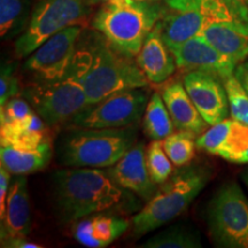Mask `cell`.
Wrapping results in <instances>:
<instances>
[{
  "instance_id": "4fadbf2b",
  "label": "cell",
  "mask_w": 248,
  "mask_h": 248,
  "mask_svg": "<svg viewBox=\"0 0 248 248\" xmlns=\"http://www.w3.org/2000/svg\"><path fill=\"white\" fill-rule=\"evenodd\" d=\"M107 172L121 187L145 201L150 200L157 190V184L148 172L146 148L142 142H136L115 164L108 167Z\"/></svg>"
},
{
  "instance_id": "52a82bcc",
  "label": "cell",
  "mask_w": 248,
  "mask_h": 248,
  "mask_svg": "<svg viewBox=\"0 0 248 248\" xmlns=\"http://www.w3.org/2000/svg\"><path fill=\"white\" fill-rule=\"evenodd\" d=\"M91 6L89 0H40L31 13L26 30L15 40V55L29 57L55 33L77 26L88 16Z\"/></svg>"
},
{
  "instance_id": "5b68a950",
  "label": "cell",
  "mask_w": 248,
  "mask_h": 248,
  "mask_svg": "<svg viewBox=\"0 0 248 248\" xmlns=\"http://www.w3.org/2000/svg\"><path fill=\"white\" fill-rule=\"evenodd\" d=\"M210 170L201 166H184L162 183L140 212L131 219L132 237L152 232L188 208L209 182Z\"/></svg>"
},
{
  "instance_id": "8fae6325",
  "label": "cell",
  "mask_w": 248,
  "mask_h": 248,
  "mask_svg": "<svg viewBox=\"0 0 248 248\" xmlns=\"http://www.w3.org/2000/svg\"><path fill=\"white\" fill-rule=\"evenodd\" d=\"M183 84L208 125H215L226 119L230 108L221 78L204 71L192 70L184 76Z\"/></svg>"
},
{
  "instance_id": "83f0119b",
  "label": "cell",
  "mask_w": 248,
  "mask_h": 248,
  "mask_svg": "<svg viewBox=\"0 0 248 248\" xmlns=\"http://www.w3.org/2000/svg\"><path fill=\"white\" fill-rule=\"evenodd\" d=\"M35 113L23 97H14L0 107V126H11L26 121Z\"/></svg>"
},
{
  "instance_id": "7402d4cb",
  "label": "cell",
  "mask_w": 248,
  "mask_h": 248,
  "mask_svg": "<svg viewBox=\"0 0 248 248\" xmlns=\"http://www.w3.org/2000/svg\"><path fill=\"white\" fill-rule=\"evenodd\" d=\"M142 126L145 133L153 140H163L173 132L172 119L159 93H153L147 102Z\"/></svg>"
},
{
  "instance_id": "603a6c76",
  "label": "cell",
  "mask_w": 248,
  "mask_h": 248,
  "mask_svg": "<svg viewBox=\"0 0 248 248\" xmlns=\"http://www.w3.org/2000/svg\"><path fill=\"white\" fill-rule=\"evenodd\" d=\"M144 248H198L201 247L199 232L191 225L178 223L168 226L147 239Z\"/></svg>"
},
{
  "instance_id": "6da1fadb",
  "label": "cell",
  "mask_w": 248,
  "mask_h": 248,
  "mask_svg": "<svg viewBox=\"0 0 248 248\" xmlns=\"http://www.w3.org/2000/svg\"><path fill=\"white\" fill-rule=\"evenodd\" d=\"M70 70L82 83L89 105L121 90L150 84L138 64L115 51L98 31L83 39L79 47L77 44Z\"/></svg>"
},
{
  "instance_id": "d6a6232c",
  "label": "cell",
  "mask_w": 248,
  "mask_h": 248,
  "mask_svg": "<svg viewBox=\"0 0 248 248\" xmlns=\"http://www.w3.org/2000/svg\"><path fill=\"white\" fill-rule=\"evenodd\" d=\"M1 247H9V248H40L42 246L32 241L27 240V238H16L1 244Z\"/></svg>"
},
{
  "instance_id": "7c38bea8",
  "label": "cell",
  "mask_w": 248,
  "mask_h": 248,
  "mask_svg": "<svg viewBox=\"0 0 248 248\" xmlns=\"http://www.w3.org/2000/svg\"><path fill=\"white\" fill-rule=\"evenodd\" d=\"M169 49L175 58L177 67L188 71H204L218 77L223 82L233 75L237 66L201 35L182 44L170 46Z\"/></svg>"
},
{
  "instance_id": "44dd1931",
  "label": "cell",
  "mask_w": 248,
  "mask_h": 248,
  "mask_svg": "<svg viewBox=\"0 0 248 248\" xmlns=\"http://www.w3.org/2000/svg\"><path fill=\"white\" fill-rule=\"evenodd\" d=\"M30 0H0V36L8 40L26 30L31 17Z\"/></svg>"
},
{
  "instance_id": "f1b7e54d",
  "label": "cell",
  "mask_w": 248,
  "mask_h": 248,
  "mask_svg": "<svg viewBox=\"0 0 248 248\" xmlns=\"http://www.w3.org/2000/svg\"><path fill=\"white\" fill-rule=\"evenodd\" d=\"M232 124V119H225L219 123L212 125V128L206 130L202 135L199 136V138L195 140L197 147L201 150L208 152L210 154L216 155L217 151L222 146L224 142L226 136L230 131Z\"/></svg>"
},
{
  "instance_id": "9a60e30c",
  "label": "cell",
  "mask_w": 248,
  "mask_h": 248,
  "mask_svg": "<svg viewBox=\"0 0 248 248\" xmlns=\"http://www.w3.org/2000/svg\"><path fill=\"white\" fill-rule=\"evenodd\" d=\"M136 58L138 67L153 84H161L169 79L177 67L171 51L163 40L159 22L148 33Z\"/></svg>"
},
{
  "instance_id": "ffe728a7",
  "label": "cell",
  "mask_w": 248,
  "mask_h": 248,
  "mask_svg": "<svg viewBox=\"0 0 248 248\" xmlns=\"http://www.w3.org/2000/svg\"><path fill=\"white\" fill-rule=\"evenodd\" d=\"M46 124L38 114L33 113L23 122L11 126H0V145L14 147H37L47 141Z\"/></svg>"
},
{
  "instance_id": "8d00e7d4",
  "label": "cell",
  "mask_w": 248,
  "mask_h": 248,
  "mask_svg": "<svg viewBox=\"0 0 248 248\" xmlns=\"http://www.w3.org/2000/svg\"><path fill=\"white\" fill-rule=\"evenodd\" d=\"M240 1H241V2H245V4H247V2H246V0H240Z\"/></svg>"
},
{
  "instance_id": "d590c367",
  "label": "cell",
  "mask_w": 248,
  "mask_h": 248,
  "mask_svg": "<svg viewBox=\"0 0 248 248\" xmlns=\"http://www.w3.org/2000/svg\"><path fill=\"white\" fill-rule=\"evenodd\" d=\"M138 1H152V0H138Z\"/></svg>"
},
{
  "instance_id": "4316f807",
  "label": "cell",
  "mask_w": 248,
  "mask_h": 248,
  "mask_svg": "<svg viewBox=\"0 0 248 248\" xmlns=\"http://www.w3.org/2000/svg\"><path fill=\"white\" fill-rule=\"evenodd\" d=\"M231 117L248 125V94L234 75L224 80Z\"/></svg>"
},
{
  "instance_id": "836d02e7",
  "label": "cell",
  "mask_w": 248,
  "mask_h": 248,
  "mask_svg": "<svg viewBox=\"0 0 248 248\" xmlns=\"http://www.w3.org/2000/svg\"><path fill=\"white\" fill-rule=\"evenodd\" d=\"M241 178H243V182L245 183V185H246L248 188V168L245 169L243 173H241Z\"/></svg>"
},
{
  "instance_id": "e575fe53",
  "label": "cell",
  "mask_w": 248,
  "mask_h": 248,
  "mask_svg": "<svg viewBox=\"0 0 248 248\" xmlns=\"http://www.w3.org/2000/svg\"><path fill=\"white\" fill-rule=\"evenodd\" d=\"M89 1L91 5H95V4H104V2H106L107 0H89Z\"/></svg>"
},
{
  "instance_id": "74e56055",
  "label": "cell",
  "mask_w": 248,
  "mask_h": 248,
  "mask_svg": "<svg viewBox=\"0 0 248 248\" xmlns=\"http://www.w3.org/2000/svg\"><path fill=\"white\" fill-rule=\"evenodd\" d=\"M246 2H247V5H248V0H246Z\"/></svg>"
},
{
  "instance_id": "1f68e13d",
  "label": "cell",
  "mask_w": 248,
  "mask_h": 248,
  "mask_svg": "<svg viewBox=\"0 0 248 248\" xmlns=\"http://www.w3.org/2000/svg\"><path fill=\"white\" fill-rule=\"evenodd\" d=\"M233 75L248 94V59L235 66Z\"/></svg>"
},
{
  "instance_id": "ba28073f",
  "label": "cell",
  "mask_w": 248,
  "mask_h": 248,
  "mask_svg": "<svg viewBox=\"0 0 248 248\" xmlns=\"http://www.w3.org/2000/svg\"><path fill=\"white\" fill-rule=\"evenodd\" d=\"M22 97L49 126L69 122L89 105L82 83L71 70L55 82L32 83L26 86Z\"/></svg>"
},
{
  "instance_id": "d4e9b609",
  "label": "cell",
  "mask_w": 248,
  "mask_h": 248,
  "mask_svg": "<svg viewBox=\"0 0 248 248\" xmlns=\"http://www.w3.org/2000/svg\"><path fill=\"white\" fill-rule=\"evenodd\" d=\"M248 152V125L232 119L230 131L224 142L217 151L218 156L229 162L241 164L244 156Z\"/></svg>"
},
{
  "instance_id": "e0dca14e",
  "label": "cell",
  "mask_w": 248,
  "mask_h": 248,
  "mask_svg": "<svg viewBox=\"0 0 248 248\" xmlns=\"http://www.w3.org/2000/svg\"><path fill=\"white\" fill-rule=\"evenodd\" d=\"M200 35L235 64L248 59V23L212 22Z\"/></svg>"
},
{
  "instance_id": "484cf974",
  "label": "cell",
  "mask_w": 248,
  "mask_h": 248,
  "mask_svg": "<svg viewBox=\"0 0 248 248\" xmlns=\"http://www.w3.org/2000/svg\"><path fill=\"white\" fill-rule=\"evenodd\" d=\"M146 163L151 178L161 185L172 173V162L164 152L161 140H153L146 150Z\"/></svg>"
},
{
  "instance_id": "8992f818",
  "label": "cell",
  "mask_w": 248,
  "mask_h": 248,
  "mask_svg": "<svg viewBox=\"0 0 248 248\" xmlns=\"http://www.w3.org/2000/svg\"><path fill=\"white\" fill-rule=\"evenodd\" d=\"M206 217L216 246L248 248V198L237 183H225L214 193Z\"/></svg>"
},
{
  "instance_id": "5bb4252c",
  "label": "cell",
  "mask_w": 248,
  "mask_h": 248,
  "mask_svg": "<svg viewBox=\"0 0 248 248\" xmlns=\"http://www.w3.org/2000/svg\"><path fill=\"white\" fill-rule=\"evenodd\" d=\"M0 239L6 241L27 238L31 229L30 197L24 175H16L9 186L4 218L0 219Z\"/></svg>"
},
{
  "instance_id": "3957f363",
  "label": "cell",
  "mask_w": 248,
  "mask_h": 248,
  "mask_svg": "<svg viewBox=\"0 0 248 248\" xmlns=\"http://www.w3.org/2000/svg\"><path fill=\"white\" fill-rule=\"evenodd\" d=\"M137 125L125 128H71L62 132L55 145L60 166L108 168L137 142Z\"/></svg>"
},
{
  "instance_id": "f35d334b",
  "label": "cell",
  "mask_w": 248,
  "mask_h": 248,
  "mask_svg": "<svg viewBox=\"0 0 248 248\" xmlns=\"http://www.w3.org/2000/svg\"><path fill=\"white\" fill-rule=\"evenodd\" d=\"M152 1H155V0H152Z\"/></svg>"
},
{
  "instance_id": "f546056e",
  "label": "cell",
  "mask_w": 248,
  "mask_h": 248,
  "mask_svg": "<svg viewBox=\"0 0 248 248\" xmlns=\"http://www.w3.org/2000/svg\"><path fill=\"white\" fill-rule=\"evenodd\" d=\"M14 73V63L2 62L1 71H0V107L4 106L9 99L17 97L18 92H20L18 79Z\"/></svg>"
},
{
  "instance_id": "9c48e42d",
  "label": "cell",
  "mask_w": 248,
  "mask_h": 248,
  "mask_svg": "<svg viewBox=\"0 0 248 248\" xmlns=\"http://www.w3.org/2000/svg\"><path fill=\"white\" fill-rule=\"evenodd\" d=\"M148 102L141 88L121 90L102 100L90 104L69 121L71 128L108 129L137 125Z\"/></svg>"
},
{
  "instance_id": "2e32d148",
  "label": "cell",
  "mask_w": 248,
  "mask_h": 248,
  "mask_svg": "<svg viewBox=\"0 0 248 248\" xmlns=\"http://www.w3.org/2000/svg\"><path fill=\"white\" fill-rule=\"evenodd\" d=\"M131 222L121 217L108 215L88 216L77 223L74 237L83 246L104 248L119 239L128 231Z\"/></svg>"
},
{
  "instance_id": "cb8c5ba5",
  "label": "cell",
  "mask_w": 248,
  "mask_h": 248,
  "mask_svg": "<svg viewBox=\"0 0 248 248\" xmlns=\"http://www.w3.org/2000/svg\"><path fill=\"white\" fill-rule=\"evenodd\" d=\"M194 136L192 132L179 130L178 132H172L162 140L164 152L175 166H187L193 160L197 146V139Z\"/></svg>"
},
{
  "instance_id": "ac0fdd59",
  "label": "cell",
  "mask_w": 248,
  "mask_h": 248,
  "mask_svg": "<svg viewBox=\"0 0 248 248\" xmlns=\"http://www.w3.org/2000/svg\"><path fill=\"white\" fill-rule=\"evenodd\" d=\"M161 95L168 108L175 128L192 132L195 136L202 135L206 131L208 123L200 115L183 83L173 82L167 85Z\"/></svg>"
},
{
  "instance_id": "4dcf8cb0",
  "label": "cell",
  "mask_w": 248,
  "mask_h": 248,
  "mask_svg": "<svg viewBox=\"0 0 248 248\" xmlns=\"http://www.w3.org/2000/svg\"><path fill=\"white\" fill-rule=\"evenodd\" d=\"M11 172L0 164V219L4 218L9 186H11Z\"/></svg>"
},
{
  "instance_id": "d6986e66",
  "label": "cell",
  "mask_w": 248,
  "mask_h": 248,
  "mask_svg": "<svg viewBox=\"0 0 248 248\" xmlns=\"http://www.w3.org/2000/svg\"><path fill=\"white\" fill-rule=\"evenodd\" d=\"M53 155L49 141L37 147H14L0 145V164L14 175H28L47 167Z\"/></svg>"
},
{
  "instance_id": "7a4b0ae2",
  "label": "cell",
  "mask_w": 248,
  "mask_h": 248,
  "mask_svg": "<svg viewBox=\"0 0 248 248\" xmlns=\"http://www.w3.org/2000/svg\"><path fill=\"white\" fill-rule=\"evenodd\" d=\"M51 179L55 212L64 223L114 208L125 197L123 187L100 168L66 167L52 173Z\"/></svg>"
},
{
  "instance_id": "277c9868",
  "label": "cell",
  "mask_w": 248,
  "mask_h": 248,
  "mask_svg": "<svg viewBox=\"0 0 248 248\" xmlns=\"http://www.w3.org/2000/svg\"><path fill=\"white\" fill-rule=\"evenodd\" d=\"M163 15L162 6L138 0H107L92 20V28L124 57H137L148 33Z\"/></svg>"
},
{
  "instance_id": "30bf717a",
  "label": "cell",
  "mask_w": 248,
  "mask_h": 248,
  "mask_svg": "<svg viewBox=\"0 0 248 248\" xmlns=\"http://www.w3.org/2000/svg\"><path fill=\"white\" fill-rule=\"evenodd\" d=\"M83 28L68 27L55 33L31 53L23 70L32 83H51L63 78L69 73Z\"/></svg>"
}]
</instances>
